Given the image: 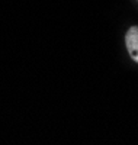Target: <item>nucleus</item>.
<instances>
[{"mask_svg": "<svg viewBox=\"0 0 138 145\" xmlns=\"http://www.w3.org/2000/svg\"><path fill=\"white\" fill-rule=\"evenodd\" d=\"M125 45L132 61L138 64V26H131L125 33Z\"/></svg>", "mask_w": 138, "mask_h": 145, "instance_id": "nucleus-1", "label": "nucleus"}]
</instances>
